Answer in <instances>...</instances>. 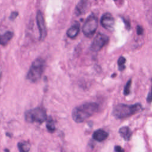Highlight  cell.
<instances>
[{
    "mask_svg": "<svg viewBox=\"0 0 152 152\" xmlns=\"http://www.w3.org/2000/svg\"><path fill=\"white\" fill-rule=\"evenodd\" d=\"M12 36L13 33L10 31H8L4 34L0 35V44L3 46L6 45L8 43V42L12 39Z\"/></svg>",
    "mask_w": 152,
    "mask_h": 152,
    "instance_id": "4fadbf2b",
    "label": "cell"
},
{
    "mask_svg": "<svg viewBox=\"0 0 152 152\" xmlns=\"http://www.w3.org/2000/svg\"><path fill=\"white\" fill-rule=\"evenodd\" d=\"M36 23L39 28V33H40V40L43 41L46 37L47 35V30L45 25V22L44 20V17L42 12L39 10L37 12L36 14Z\"/></svg>",
    "mask_w": 152,
    "mask_h": 152,
    "instance_id": "52a82bcc",
    "label": "cell"
},
{
    "mask_svg": "<svg viewBox=\"0 0 152 152\" xmlns=\"http://www.w3.org/2000/svg\"><path fill=\"white\" fill-rule=\"evenodd\" d=\"M100 23L102 26L107 30L112 31L114 29L115 19L109 12H106L102 16Z\"/></svg>",
    "mask_w": 152,
    "mask_h": 152,
    "instance_id": "ba28073f",
    "label": "cell"
},
{
    "mask_svg": "<svg viewBox=\"0 0 152 152\" xmlns=\"http://www.w3.org/2000/svg\"><path fill=\"white\" fill-rule=\"evenodd\" d=\"M136 31H137V34L138 35H141L143 33V28L141 26L138 25L136 27Z\"/></svg>",
    "mask_w": 152,
    "mask_h": 152,
    "instance_id": "d6986e66",
    "label": "cell"
},
{
    "mask_svg": "<svg viewBox=\"0 0 152 152\" xmlns=\"http://www.w3.org/2000/svg\"><path fill=\"white\" fill-rule=\"evenodd\" d=\"M46 128H47L48 131L52 133L56 130L55 125L53 120L52 119V118L51 117H49V118L48 119L47 122H46Z\"/></svg>",
    "mask_w": 152,
    "mask_h": 152,
    "instance_id": "9a60e30c",
    "label": "cell"
},
{
    "mask_svg": "<svg viewBox=\"0 0 152 152\" xmlns=\"http://www.w3.org/2000/svg\"><path fill=\"white\" fill-rule=\"evenodd\" d=\"M118 132L120 135V136L124 138V140L128 141L130 140L132 135V132L131 130V129L127 126H124L119 128Z\"/></svg>",
    "mask_w": 152,
    "mask_h": 152,
    "instance_id": "8fae6325",
    "label": "cell"
},
{
    "mask_svg": "<svg viewBox=\"0 0 152 152\" xmlns=\"http://www.w3.org/2000/svg\"><path fill=\"white\" fill-rule=\"evenodd\" d=\"M5 151L6 152H9V150H8V149H5Z\"/></svg>",
    "mask_w": 152,
    "mask_h": 152,
    "instance_id": "603a6c76",
    "label": "cell"
},
{
    "mask_svg": "<svg viewBox=\"0 0 152 152\" xmlns=\"http://www.w3.org/2000/svg\"><path fill=\"white\" fill-rule=\"evenodd\" d=\"M114 1H116V0H114Z\"/></svg>",
    "mask_w": 152,
    "mask_h": 152,
    "instance_id": "cb8c5ba5",
    "label": "cell"
},
{
    "mask_svg": "<svg viewBox=\"0 0 152 152\" xmlns=\"http://www.w3.org/2000/svg\"><path fill=\"white\" fill-rule=\"evenodd\" d=\"M17 147L19 152H29L31 148V145L29 142L21 141L18 142Z\"/></svg>",
    "mask_w": 152,
    "mask_h": 152,
    "instance_id": "5bb4252c",
    "label": "cell"
},
{
    "mask_svg": "<svg viewBox=\"0 0 152 152\" xmlns=\"http://www.w3.org/2000/svg\"><path fill=\"white\" fill-rule=\"evenodd\" d=\"M143 110L142 105L139 103L134 104H118L114 106L112 115L117 119H125Z\"/></svg>",
    "mask_w": 152,
    "mask_h": 152,
    "instance_id": "7a4b0ae2",
    "label": "cell"
},
{
    "mask_svg": "<svg viewBox=\"0 0 152 152\" xmlns=\"http://www.w3.org/2000/svg\"><path fill=\"white\" fill-rule=\"evenodd\" d=\"M18 12H17V11H14V12H11V15H10V19L11 20H15V19L17 18V17L18 16Z\"/></svg>",
    "mask_w": 152,
    "mask_h": 152,
    "instance_id": "ffe728a7",
    "label": "cell"
},
{
    "mask_svg": "<svg viewBox=\"0 0 152 152\" xmlns=\"http://www.w3.org/2000/svg\"><path fill=\"white\" fill-rule=\"evenodd\" d=\"M45 66L46 62L43 59L39 58L35 59L27 72V79L31 83H36L39 81L44 72Z\"/></svg>",
    "mask_w": 152,
    "mask_h": 152,
    "instance_id": "3957f363",
    "label": "cell"
},
{
    "mask_svg": "<svg viewBox=\"0 0 152 152\" xmlns=\"http://www.w3.org/2000/svg\"><path fill=\"white\" fill-rule=\"evenodd\" d=\"M115 152H125L124 149L120 145H116L114 148Z\"/></svg>",
    "mask_w": 152,
    "mask_h": 152,
    "instance_id": "44dd1931",
    "label": "cell"
},
{
    "mask_svg": "<svg viewBox=\"0 0 152 152\" xmlns=\"http://www.w3.org/2000/svg\"><path fill=\"white\" fill-rule=\"evenodd\" d=\"M122 20L124 21V23H125V27L128 30H130V28H131V24H130V22L128 20H126L125 18H122Z\"/></svg>",
    "mask_w": 152,
    "mask_h": 152,
    "instance_id": "ac0fdd59",
    "label": "cell"
},
{
    "mask_svg": "<svg viewBox=\"0 0 152 152\" xmlns=\"http://www.w3.org/2000/svg\"><path fill=\"white\" fill-rule=\"evenodd\" d=\"M80 26L78 22H75L66 31V35L71 39H74L80 32Z\"/></svg>",
    "mask_w": 152,
    "mask_h": 152,
    "instance_id": "30bf717a",
    "label": "cell"
},
{
    "mask_svg": "<svg viewBox=\"0 0 152 152\" xmlns=\"http://www.w3.org/2000/svg\"><path fill=\"white\" fill-rule=\"evenodd\" d=\"M88 5V0H80L75 7V14L80 15L84 13Z\"/></svg>",
    "mask_w": 152,
    "mask_h": 152,
    "instance_id": "7c38bea8",
    "label": "cell"
},
{
    "mask_svg": "<svg viewBox=\"0 0 152 152\" xmlns=\"http://www.w3.org/2000/svg\"><path fill=\"white\" fill-rule=\"evenodd\" d=\"M25 119L28 123L42 124L45 122L48 117L46 110L42 107H37L25 112Z\"/></svg>",
    "mask_w": 152,
    "mask_h": 152,
    "instance_id": "277c9868",
    "label": "cell"
},
{
    "mask_svg": "<svg viewBox=\"0 0 152 152\" xmlns=\"http://www.w3.org/2000/svg\"><path fill=\"white\" fill-rule=\"evenodd\" d=\"M99 109V105L95 102H86L74 108L72 118L77 123H82L85 120L96 113Z\"/></svg>",
    "mask_w": 152,
    "mask_h": 152,
    "instance_id": "6da1fadb",
    "label": "cell"
},
{
    "mask_svg": "<svg viewBox=\"0 0 152 152\" xmlns=\"http://www.w3.org/2000/svg\"><path fill=\"white\" fill-rule=\"evenodd\" d=\"M147 102L148 103H151V93L150 91L148 93V96H147Z\"/></svg>",
    "mask_w": 152,
    "mask_h": 152,
    "instance_id": "7402d4cb",
    "label": "cell"
},
{
    "mask_svg": "<svg viewBox=\"0 0 152 152\" xmlns=\"http://www.w3.org/2000/svg\"><path fill=\"white\" fill-rule=\"evenodd\" d=\"M131 82H132L131 79H129L127 81V83H126V85L124 87V94L125 96H128L130 93V88H131Z\"/></svg>",
    "mask_w": 152,
    "mask_h": 152,
    "instance_id": "e0dca14e",
    "label": "cell"
},
{
    "mask_svg": "<svg viewBox=\"0 0 152 152\" xmlns=\"http://www.w3.org/2000/svg\"><path fill=\"white\" fill-rule=\"evenodd\" d=\"M109 37L102 33H98L94 37L90 49L94 52L100 50L109 42Z\"/></svg>",
    "mask_w": 152,
    "mask_h": 152,
    "instance_id": "8992f818",
    "label": "cell"
},
{
    "mask_svg": "<svg viewBox=\"0 0 152 152\" xmlns=\"http://www.w3.org/2000/svg\"><path fill=\"white\" fill-rule=\"evenodd\" d=\"M108 136L109 134L106 131L102 129H99L93 132L92 137L94 140L98 142H102L104 141L108 137Z\"/></svg>",
    "mask_w": 152,
    "mask_h": 152,
    "instance_id": "9c48e42d",
    "label": "cell"
},
{
    "mask_svg": "<svg viewBox=\"0 0 152 152\" xmlns=\"http://www.w3.org/2000/svg\"><path fill=\"white\" fill-rule=\"evenodd\" d=\"M126 62V59L124 56H120L118 60V65L119 70L122 71L125 68V64Z\"/></svg>",
    "mask_w": 152,
    "mask_h": 152,
    "instance_id": "2e32d148",
    "label": "cell"
},
{
    "mask_svg": "<svg viewBox=\"0 0 152 152\" xmlns=\"http://www.w3.org/2000/svg\"><path fill=\"white\" fill-rule=\"evenodd\" d=\"M97 27L98 18L94 14H91L88 16L83 26V33L86 37H91L97 30Z\"/></svg>",
    "mask_w": 152,
    "mask_h": 152,
    "instance_id": "5b68a950",
    "label": "cell"
}]
</instances>
